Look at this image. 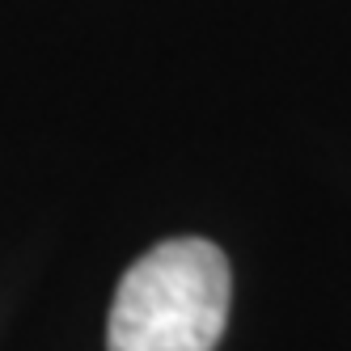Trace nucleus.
Returning a JSON list of instances; mask_svg holds the SVG:
<instances>
[{"instance_id":"obj_1","label":"nucleus","mask_w":351,"mask_h":351,"mask_svg":"<svg viewBox=\"0 0 351 351\" xmlns=\"http://www.w3.org/2000/svg\"><path fill=\"white\" fill-rule=\"evenodd\" d=\"M229 258L204 237L161 241L114 292L110 351H212L229 322Z\"/></svg>"}]
</instances>
